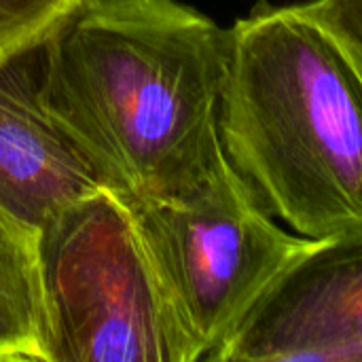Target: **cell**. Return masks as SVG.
I'll return each instance as SVG.
<instances>
[{
    "label": "cell",
    "mask_w": 362,
    "mask_h": 362,
    "mask_svg": "<svg viewBox=\"0 0 362 362\" xmlns=\"http://www.w3.org/2000/svg\"><path fill=\"white\" fill-rule=\"evenodd\" d=\"M0 361L49 362L36 235L0 210Z\"/></svg>",
    "instance_id": "7"
},
{
    "label": "cell",
    "mask_w": 362,
    "mask_h": 362,
    "mask_svg": "<svg viewBox=\"0 0 362 362\" xmlns=\"http://www.w3.org/2000/svg\"><path fill=\"white\" fill-rule=\"evenodd\" d=\"M127 204L176 316L208 362L312 244L276 223L225 153L197 187Z\"/></svg>",
    "instance_id": "4"
},
{
    "label": "cell",
    "mask_w": 362,
    "mask_h": 362,
    "mask_svg": "<svg viewBox=\"0 0 362 362\" xmlns=\"http://www.w3.org/2000/svg\"><path fill=\"white\" fill-rule=\"evenodd\" d=\"M348 21L362 34V0H337Z\"/></svg>",
    "instance_id": "9"
},
{
    "label": "cell",
    "mask_w": 362,
    "mask_h": 362,
    "mask_svg": "<svg viewBox=\"0 0 362 362\" xmlns=\"http://www.w3.org/2000/svg\"><path fill=\"white\" fill-rule=\"evenodd\" d=\"M49 362H199L140 240L129 204L100 189L36 235Z\"/></svg>",
    "instance_id": "3"
},
{
    "label": "cell",
    "mask_w": 362,
    "mask_h": 362,
    "mask_svg": "<svg viewBox=\"0 0 362 362\" xmlns=\"http://www.w3.org/2000/svg\"><path fill=\"white\" fill-rule=\"evenodd\" d=\"M85 0H0V62L40 49Z\"/></svg>",
    "instance_id": "8"
},
{
    "label": "cell",
    "mask_w": 362,
    "mask_h": 362,
    "mask_svg": "<svg viewBox=\"0 0 362 362\" xmlns=\"http://www.w3.org/2000/svg\"><path fill=\"white\" fill-rule=\"evenodd\" d=\"M221 142L301 238L362 229V34L337 0L257 2L229 28Z\"/></svg>",
    "instance_id": "2"
},
{
    "label": "cell",
    "mask_w": 362,
    "mask_h": 362,
    "mask_svg": "<svg viewBox=\"0 0 362 362\" xmlns=\"http://www.w3.org/2000/svg\"><path fill=\"white\" fill-rule=\"evenodd\" d=\"M212 362H362V229L312 240Z\"/></svg>",
    "instance_id": "5"
},
{
    "label": "cell",
    "mask_w": 362,
    "mask_h": 362,
    "mask_svg": "<svg viewBox=\"0 0 362 362\" xmlns=\"http://www.w3.org/2000/svg\"><path fill=\"white\" fill-rule=\"evenodd\" d=\"M227 68L229 28L180 0H85L38 49L47 110L127 202L212 172Z\"/></svg>",
    "instance_id": "1"
},
{
    "label": "cell",
    "mask_w": 362,
    "mask_h": 362,
    "mask_svg": "<svg viewBox=\"0 0 362 362\" xmlns=\"http://www.w3.org/2000/svg\"><path fill=\"white\" fill-rule=\"evenodd\" d=\"M104 189L40 95L38 49L0 62V210L38 235L64 206Z\"/></svg>",
    "instance_id": "6"
}]
</instances>
